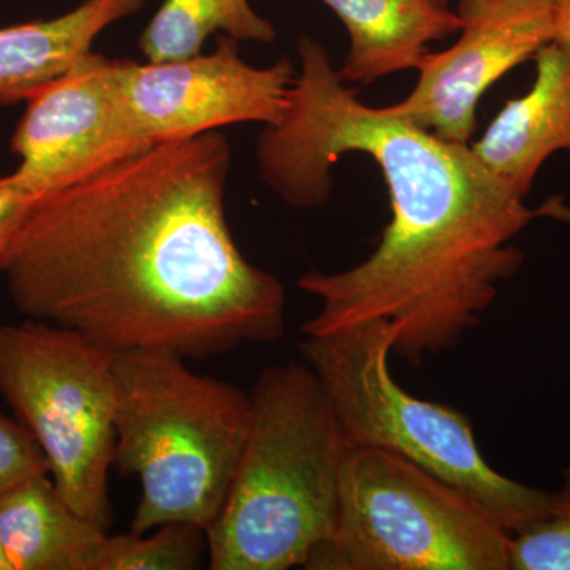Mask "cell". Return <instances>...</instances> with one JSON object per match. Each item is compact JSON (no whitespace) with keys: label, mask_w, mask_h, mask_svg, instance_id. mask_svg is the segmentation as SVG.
I'll return each instance as SVG.
<instances>
[{"label":"cell","mask_w":570,"mask_h":570,"mask_svg":"<svg viewBox=\"0 0 570 570\" xmlns=\"http://www.w3.org/2000/svg\"><path fill=\"white\" fill-rule=\"evenodd\" d=\"M230 164L213 130L33 198L0 255L18 313L115 354L204 360L283 337V284L247 261L228 227Z\"/></svg>","instance_id":"1"},{"label":"cell","mask_w":570,"mask_h":570,"mask_svg":"<svg viewBox=\"0 0 570 570\" xmlns=\"http://www.w3.org/2000/svg\"><path fill=\"white\" fill-rule=\"evenodd\" d=\"M298 55L287 110L258 137L262 179L294 208H321L332 197L333 165L362 153L384 176L392 208L365 261L299 277L298 287L321 302L303 333L384 318L397 330L393 352L409 363L453 351L497 302L499 285L519 273L523 254L513 239L540 217L570 223V206L554 197L530 208L471 145L363 104L321 41L302 37Z\"/></svg>","instance_id":"2"},{"label":"cell","mask_w":570,"mask_h":570,"mask_svg":"<svg viewBox=\"0 0 570 570\" xmlns=\"http://www.w3.org/2000/svg\"><path fill=\"white\" fill-rule=\"evenodd\" d=\"M223 510L206 530L214 570L305 568L335 531L348 453L332 404L305 362L266 367Z\"/></svg>","instance_id":"3"},{"label":"cell","mask_w":570,"mask_h":570,"mask_svg":"<svg viewBox=\"0 0 570 570\" xmlns=\"http://www.w3.org/2000/svg\"><path fill=\"white\" fill-rule=\"evenodd\" d=\"M115 374V464L141 485L130 532L167 523L208 530L245 449L250 396L168 352L116 354Z\"/></svg>","instance_id":"4"},{"label":"cell","mask_w":570,"mask_h":570,"mask_svg":"<svg viewBox=\"0 0 570 570\" xmlns=\"http://www.w3.org/2000/svg\"><path fill=\"white\" fill-rule=\"evenodd\" d=\"M396 326L376 318L305 336L316 374L348 448L395 453L460 491L510 535L542 517L551 493L501 474L483 459L466 414L412 396L390 373Z\"/></svg>","instance_id":"5"},{"label":"cell","mask_w":570,"mask_h":570,"mask_svg":"<svg viewBox=\"0 0 570 570\" xmlns=\"http://www.w3.org/2000/svg\"><path fill=\"white\" fill-rule=\"evenodd\" d=\"M510 534L474 502L395 453L351 448L332 538L311 570H509Z\"/></svg>","instance_id":"6"},{"label":"cell","mask_w":570,"mask_h":570,"mask_svg":"<svg viewBox=\"0 0 570 570\" xmlns=\"http://www.w3.org/2000/svg\"><path fill=\"white\" fill-rule=\"evenodd\" d=\"M116 354L88 337L26 318L0 325V395L36 439L56 489L108 531L116 453Z\"/></svg>","instance_id":"7"},{"label":"cell","mask_w":570,"mask_h":570,"mask_svg":"<svg viewBox=\"0 0 570 570\" xmlns=\"http://www.w3.org/2000/svg\"><path fill=\"white\" fill-rule=\"evenodd\" d=\"M122 61L88 52L26 102L11 137L14 186L37 198L81 181L156 145L130 115Z\"/></svg>","instance_id":"8"},{"label":"cell","mask_w":570,"mask_h":570,"mask_svg":"<svg viewBox=\"0 0 570 570\" xmlns=\"http://www.w3.org/2000/svg\"><path fill=\"white\" fill-rule=\"evenodd\" d=\"M298 71L287 59L253 67L224 36L212 55L170 62L122 61L130 115L151 142L181 140L238 122L276 124Z\"/></svg>","instance_id":"9"},{"label":"cell","mask_w":570,"mask_h":570,"mask_svg":"<svg viewBox=\"0 0 570 570\" xmlns=\"http://www.w3.org/2000/svg\"><path fill=\"white\" fill-rule=\"evenodd\" d=\"M456 43L428 52L414 89L395 105L420 129L442 140L471 145L480 99L520 63L553 41L551 0H460Z\"/></svg>","instance_id":"10"},{"label":"cell","mask_w":570,"mask_h":570,"mask_svg":"<svg viewBox=\"0 0 570 570\" xmlns=\"http://www.w3.org/2000/svg\"><path fill=\"white\" fill-rule=\"evenodd\" d=\"M530 91L509 100L472 151L483 167L527 198L542 165L570 153V48L550 41L534 56Z\"/></svg>","instance_id":"11"},{"label":"cell","mask_w":570,"mask_h":570,"mask_svg":"<svg viewBox=\"0 0 570 570\" xmlns=\"http://www.w3.org/2000/svg\"><path fill=\"white\" fill-rule=\"evenodd\" d=\"M335 11L351 40L337 73L344 82L373 85L397 71L417 69L431 41L460 31L449 0H322Z\"/></svg>","instance_id":"12"},{"label":"cell","mask_w":570,"mask_h":570,"mask_svg":"<svg viewBox=\"0 0 570 570\" xmlns=\"http://www.w3.org/2000/svg\"><path fill=\"white\" fill-rule=\"evenodd\" d=\"M146 0H86L51 20L0 28V107L28 102L91 52L94 40Z\"/></svg>","instance_id":"13"},{"label":"cell","mask_w":570,"mask_h":570,"mask_svg":"<svg viewBox=\"0 0 570 570\" xmlns=\"http://www.w3.org/2000/svg\"><path fill=\"white\" fill-rule=\"evenodd\" d=\"M107 535L63 501L50 474L0 497V542L14 570H94Z\"/></svg>","instance_id":"14"},{"label":"cell","mask_w":570,"mask_h":570,"mask_svg":"<svg viewBox=\"0 0 570 570\" xmlns=\"http://www.w3.org/2000/svg\"><path fill=\"white\" fill-rule=\"evenodd\" d=\"M238 41L272 43L276 29L249 0H164L142 31L140 50L149 62H170L200 55L212 33Z\"/></svg>","instance_id":"15"},{"label":"cell","mask_w":570,"mask_h":570,"mask_svg":"<svg viewBox=\"0 0 570 570\" xmlns=\"http://www.w3.org/2000/svg\"><path fill=\"white\" fill-rule=\"evenodd\" d=\"M141 534L107 535L94 570H190L200 564L206 531L189 523H167Z\"/></svg>","instance_id":"16"},{"label":"cell","mask_w":570,"mask_h":570,"mask_svg":"<svg viewBox=\"0 0 570 570\" xmlns=\"http://www.w3.org/2000/svg\"><path fill=\"white\" fill-rule=\"evenodd\" d=\"M509 570H570V466L549 510L510 535Z\"/></svg>","instance_id":"17"},{"label":"cell","mask_w":570,"mask_h":570,"mask_svg":"<svg viewBox=\"0 0 570 570\" xmlns=\"http://www.w3.org/2000/svg\"><path fill=\"white\" fill-rule=\"evenodd\" d=\"M39 474H50V468L36 439L20 422L0 414V497Z\"/></svg>","instance_id":"18"},{"label":"cell","mask_w":570,"mask_h":570,"mask_svg":"<svg viewBox=\"0 0 570 570\" xmlns=\"http://www.w3.org/2000/svg\"><path fill=\"white\" fill-rule=\"evenodd\" d=\"M33 198L14 186L9 175L0 178V255L9 245L11 235L17 230Z\"/></svg>","instance_id":"19"},{"label":"cell","mask_w":570,"mask_h":570,"mask_svg":"<svg viewBox=\"0 0 570 570\" xmlns=\"http://www.w3.org/2000/svg\"><path fill=\"white\" fill-rule=\"evenodd\" d=\"M553 3V41L570 48V0H551Z\"/></svg>","instance_id":"20"},{"label":"cell","mask_w":570,"mask_h":570,"mask_svg":"<svg viewBox=\"0 0 570 570\" xmlns=\"http://www.w3.org/2000/svg\"><path fill=\"white\" fill-rule=\"evenodd\" d=\"M0 570H14L11 564L10 558L7 557L6 549H3L2 542H0Z\"/></svg>","instance_id":"21"}]
</instances>
